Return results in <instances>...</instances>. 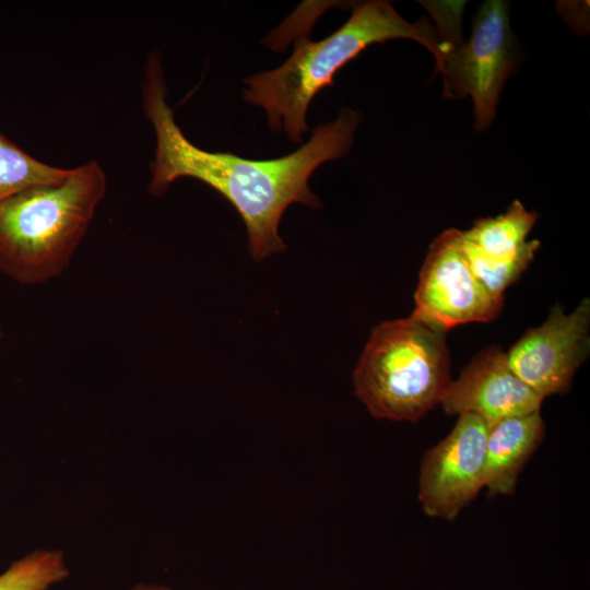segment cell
<instances>
[{
	"label": "cell",
	"instance_id": "1",
	"mask_svg": "<svg viewBox=\"0 0 590 590\" xmlns=\"http://www.w3.org/2000/svg\"><path fill=\"white\" fill-rule=\"evenodd\" d=\"M166 94L162 57L152 51L142 82L143 111L156 138L149 192L161 196L181 177L206 184L240 214L255 260L285 249L279 224L291 204L321 205L308 187L309 177L319 165L350 151L362 121L358 111L344 108L333 121L316 127L308 142L295 152L273 160H247L229 152H208L191 143L177 126Z\"/></svg>",
	"mask_w": 590,
	"mask_h": 590
},
{
	"label": "cell",
	"instance_id": "2",
	"mask_svg": "<svg viewBox=\"0 0 590 590\" xmlns=\"http://www.w3.org/2000/svg\"><path fill=\"white\" fill-rule=\"evenodd\" d=\"M400 38L423 45L440 68L441 45L428 22L411 23L389 1L369 0L354 4L349 20L328 37L312 42L303 36L283 64L244 79V99L264 109L271 130L283 129L291 141L302 142L317 93L332 86L337 72L368 46Z\"/></svg>",
	"mask_w": 590,
	"mask_h": 590
},
{
	"label": "cell",
	"instance_id": "3",
	"mask_svg": "<svg viewBox=\"0 0 590 590\" xmlns=\"http://www.w3.org/2000/svg\"><path fill=\"white\" fill-rule=\"evenodd\" d=\"M107 190L96 161L60 181L37 185L0 202V272L22 285L59 276L69 266Z\"/></svg>",
	"mask_w": 590,
	"mask_h": 590
},
{
	"label": "cell",
	"instance_id": "4",
	"mask_svg": "<svg viewBox=\"0 0 590 590\" xmlns=\"http://www.w3.org/2000/svg\"><path fill=\"white\" fill-rule=\"evenodd\" d=\"M445 337L413 312L371 330L353 384L373 416L416 422L439 404L451 381Z\"/></svg>",
	"mask_w": 590,
	"mask_h": 590
},
{
	"label": "cell",
	"instance_id": "5",
	"mask_svg": "<svg viewBox=\"0 0 590 590\" xmlns=\"http://www.w3.org/2000/svg\"><path fill=\"white\" fill-rule=\"evenodd\" d=\"M414 300L413 314L446 332L468 322L492 321L504 304V297L492 294L473 273L457 228L430 243Z\"/></svg>",
	"mask_w": 590,
	"mask_h": 590
},
{
	"label": "cell",
	"instance_id": "6",
	"mask_svg": "<svg viewBox=\"0 0 590 590\" xmlns=\"http://www.w3.org/2000/svg\"><path fill=\"white\" fill-rule=\"evenodd\" d=\"M508 8L500 0H488L481 5L470 39L442 76L446 97L471 95L475 128L480 131L491 126L500 91L516 66Z\"/></svg>",
	"mask_w": 590,
	"mask_h": 590
},
{
	"label": "cell",
	"instance_id": "7",
	"mask_svg": "<svg viewBox=\"0 0 590 590\" xmlns=\"http://www.w3.org/2000/svg\"><path fill=\"white\" fill-rule=\"evenodd\" d=\"M487 434L483 418L460 414L450 433L424 455L418 500L427 516L452 521L484 488Z\"/></svg>",
	"mask_w": 590,
	"mask_h": 590
},
{
	"label": "cell",
	"instance_id": "8",
	"mask_svg": "<svg viewBox=\"0 0 590 590\" xmlns=\"http://www.w3.org/2000/svg\"><path fill=\"white\" fill-rule=\"evenodd\" d=\"M590 302L565 314L559 304L539 327L528 329L507 355L511 370L543 400L568 391L590 350Z\"/></svg>",
	"mask_w": 590,
	"mask_h": 590
},
{
	"label": "cell",
	"instance_id": "9",
	"mask_svg": "<svg viewBox=\"0 0 590 590\" xmlns=\"http://www.w3.org/2000/svg\"><path fill=\"white\" fill-rule=\"evenodd\" d=\"M543 399L510 368L499 346H486L451 380L439 404L449 415L474 414L488 425L539 412Z\"/></svg>",
	"mask_w": 590,
	"mask_h": 590
},
{
	"label": "cell",
	"instance_id": "10",
	"mask_svg": "<svg viewBox=\"0 0 590 590\" xmlns=\"http://www.w3.org/2000/svg\"><path fill=\"white\" fill-rule=\"evenodd\" d=\"M539 412L510 416L488 425L483 487L488 495H510L519 474L544 437Z\"/></svg>",
	"mask_w": 590,
	"mask_h": 590
},
{
	"label": "cell",
	"instance_id": "11",
	"mask_svg": "<svg viewBox=\"0 0 590 590\" xmlns=\"http://www.w3.org/2000/svg\"><path fill=\"white\" fill-rule=\"evenodd\" d=\"M538 219L536 212L528 211L515 200L504 213L475 221L470 229L462 232V238L486 258L510 260L539 241L527 240Z\"/></svg>",
	"mask_w": 590,
	"mask_h": 590
},
{
	"label": "cell",
	"instance_id": "12",
	"mask_svg": "<svg viewBox=\"0 0 590 590\" xmlns=\"http://www.w3.org/2000/svg\"><path fill=\"white\" fill-rule=\"evenodd\" d=\"M69 172L33 157L0 132V202L26 188L60 181Z\"/></svg>",
	"mask_w": 590,
	"mask_h": 590
},
{
	"label": "cell",
	"instance_id": "13",
	"mask_svg": "<svg viewBox=\"0 0 590 590\" xmlns=\"http://www.w3.org/2000/svg\"><path fill=\"white\" fill-rule=\"evenodd\" d=\"M69 576L62 551L37 548L12 562L0 575V590H48Z\"/></svg>",
	"mask_w": 590,
	"mask_h": 590
},
{
	"label": "cell",
	"instance_id": "14",
	"mask_svg": "<svg viewBox=\"0 0 590 590\" xmlns=\"http://www.w3.org/2000/svg\"><path fill=\"white\" fill-rule=\"evenodd\" d=\"M463 252L477 280L495 296L504 297L505 290L512 284L533 260L540 241L510 260H493L479 252L462 238Z\"/></svg>",
	"mask_w": 590,
	"mask_h": 590
},
{
	"label": "cell",
	"instance_id": "15",
	"mask_svg": "<svg viewBox=\"0 0 590 590\" xmlns=\"http://www.w3.org/2000/svg\"><path fill=\"white\" fill-rule=\"evenodd\" d=\"M131 590H173V589L168 587H164V586L138 583L133 586Z\"/></svg>",
	"mask_w": 590,
	"mask_h": 590
},
{
	"label": "cell",
	"instance_id": "16",
	"mask_svg": "<svg viewBox=\"0 0 590 590\" xmlns=\"http://www.w3.org/2000/svg\"><path fill=\"white\" fill-rule=\"evenodd\" d=\"M2 339H3V333H2L1 326H0V342L2 341Z\"/></svg>",
	"mask_w": 590,
	"mask_h": 590
}]
</instances>
